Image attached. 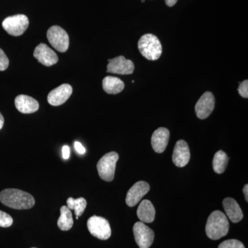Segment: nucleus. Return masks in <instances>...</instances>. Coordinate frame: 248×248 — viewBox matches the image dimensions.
<instances>
[{
    "label": "nucleus",
    "mask_w": 248,
    "mask_h": 248,
    "mask_svg": "<svg viewBox=\"0 0 248 248\" xmlns=\"http://www.w3.org/2000/svg\"><path fill=\"white\" fill-rule=\"evenodd\" d=\"M0 202L6 206L16 210H27L33 207L35 203V199L31 194L14 188L1 191Z\"/></svg>",
    "instance_id": "nucleus-1"
},
{
    "label": "nucleus",
    "mask_w": 248,
    "mask_h": 248,
    "mask_svg": "<svg viewBox=\"0 0 248 248\" xmlns=\"http://www.w3.org/2000/svg\"><path fill=\"white\" fill-rule=\"evenodd\" d=\"M229 228L228 217L219 210H216L208 217L205 232L210 239L218 240L228 234Z\"/></svg>",
    "instance_id": "nucleus-2"
},
{
    "label": "nucleus",
    "mask_w": 248,
    "mask_h": 248,
    "mask_svg": "<svg viewBox=\"0 0 248 248\" xmlns=\"http://www.w3.org/2000/svg\"><path fill=\"white\" fill-rule=\"evenodd\" d=\"M138 48L141 55L147 60L155 61L162 54V46L157 37L153 34H146L140 39Z\"/></svg>",
    "instance_id": "nucleus-3"
},
{
    "label": "nucleus",
    "mask_w": 248,
    "mask_h": 248,
    "mask_svg": "<svg viewBox=\"0 0 248 248\" xmlns=\"http://www.w3.org/2000/svg\"><path fill=\"white\" fill-rule=\"evenodd\" d=\"M119 160V155L110 152L104 155L97 163V169L99 177L106 182H112L115 177L116 164Z\"/></svg>",
    "instance_id": "nucleus-4"
},
{
    "label": "nucleus",
    "mask_w": 248,
    "mask_h": 248,
    "mask_svg": "<svg viewBox=\"0 0 248 248\" xmlns=\"http://www.w3.org/2000/svg\"><path fill=\"white\" fill-rule=\"evenodd\" d=\"M88 229L93 236L101 240H107L111 236L110 223L102 217L93 216L88 220Z\"/></svg>",
    "instance_id": "nucleus-5"
},
{
    "label": "nucleus",
    "mask_w": 248,
    "mask_h": 248,
    "mask_svg": "<svg viewBox=\"0 0 248 248\" xmlns=\"http://www.w3.org/2000/svg\"><path fill=\"white\" fill-rule=\"evenodd\" d=\"M29 20L24 15H16L6 17L3 21L2 27L9 35H22L29 27Z\"/></svg>",
    "instance_id": "nucleus-6"
},
{
    "label": "nucleus",
    "mask_w": 248,
    "mask_h": 248,
    "mask_svg": "<svg viewBox=\"0 0 248 248\" xmlns=\"http://www.w3.org/2000/svg\"><path fill=\"white\" fill-rule=\"evenodd\" d=\"M47 38L50 45L59 52L64 53L69 47V37L66 31L58 26H53L47 32Z\"/></svg>",
    "instance_id": "nucleus-7"
},
{
    "label": "nucleus",
    "mask_w": 248,
    "mask_h": 248,
    "mask_svg": "<svg viewBox=\"0 0 248 248\" xmlns=\"http://www.w3.org/2000/svg\"><path fill=\"white\" fill-rule=\"evenodd\" d=\"M133 233L140 248H150L154 241V232L143 222H137L134 225Z\"/></svg>",
    "instance_id": "nucleus-8"
},
{
    "label": "nucleus",
    "mask_w": 248,
    "mask_h": 248,
    "mask_svg": "<svg viewBox=\"0 0 248 248\" xmlns=\"http://www.w3.org/2000/svg\"><path fill=\"white\" fill-rule=\"evenodd\" d=\"M215 106V99L213 93L205 92L196 104V115L201 120H205L211 115Z\"/></svg>",
    "instance_id": "nucleus-9"
},
{
    "label": "nucleus",
    "mask_w": 248,
    "mask_h": 248,
    "mask_svg": "<svg viewBox=\"0 0 248 248\" xmlns=\"http://www.w3.org/2000/svg\"><path fill=\"white\" fill-rule=\"evenodd\" d=\"M135 65L131 60H126L124 56L108 60L107 72L119 75H130L133 73Z\"/></svg>",
    "instance_id": "nucleus-10"
},
{
    "label": "nucleus",
    "mask_w": 248,
    "mask_h": 248,
    "mask_svg": "<svg viewBox=\"0 0 248 248\" xmlns=\"http://www.w3.org/2000/svg\"><path fill=\"white\" fill-rule=\"evenodd\" d=\"M150 188L151 187L149 184L143 181H140L134 184L127 193L126 199H125L127 205L130 207L136 205L149 192Z\"/></svg>",
    "instance_id": "nucleus-11"
},
{
    "label": "nucleus",
    "mask_w": 248,
    "mask_h": 248,
    "mask_svg": "<svg viewBox=\"0 0 248 248\" xmlns=\"http://www.w3.org/2000/svg\"><path fill=\"white\" fill-rule=\"evenodd\" d=\"M33 56L46 66H53L58 62L57 54L45 44H40L34 50Z\"/></svg>",
    "instance_id": "nucleus-12"
},
{
    "label": "nucleus",
    "mask_w": 248,
    "mask_h": 248,
    "mask_svg": "<svg viewBox=\"0 0 248 248\" xmlns=\"http://www.w3.org/2000/svg\"><path fill=\"white\" fill-rule=\"evenodd\" d=\"M190 159V152L187 142L184 140H179L173 151V163L177 167L183 168L188 164Z\"/></svg>",
    "instance_id": "nucleus-13"
},
{
    "label": "nucleus",
    "mask_w": 248,
    "mask_h": 248,
    "mask_svg": "<svg viewBox=\"0 0 248 248\" xmlns=\"http://www.w3.org/2000/svg\"><path fill=\"white\" fill-rule=\"evenodd\" d=\"M73 93V88L68 84H62L50 91L48 95V102L51 106L58 107L64 104Z\"/></svg>",
    "instance_id": "nucleus-14"
},
{
    "label": "nucleus",
    "mask_w": 248,
    "mask_h": 248,
    "mask_svg": "<svg viewBox=\"0 0 248 248\" xmlns=\"http://www.w3.org/2000/svg\"><path fill=\"white\" fill-rule=\"evenodd\" d=\"M170 131L167 128H158L152 135L151 144L153 150L156 153H164L169 144Z\"/></svg>",
    "instance_id": "nucleus-15"
},
{
    "label": "nucleus",
    "mask_w": 248,
    "mask_h": 248,
    "mask_svg": "<svg viewBox=\"0 0 248 248\" xmlns=\"http://www.w3.org/2000/svg\"><path fill=\"white\" fill-rule=\"evenodd\" d=\"M15 104L18 111L24 114H31L38 110L39 103L33 98L24 94L18 95L15 99Z\"/></svg>",
    "instance_id": "nucleus-16"
},
{
    "label": "nucleus",
    "mask_w": 248,
    "mask_h": 248,
    "mask_svg": "<svg viewBox=\"0 0 248 248\" xmlns=\"http://www.w3.org/2000/svg\"><path fill=\"white\" fill-rule=\"evenodd\" d=\"M223 206L226 213V217L233 223H238L244 217L242 210L239 204L231 197H227L223 201Z\"/></svg>",
    "instance_id": "nucleus-17"
},
{
    "label": "nucleus",
    "mask_w": 248,
    "mask_h": 248,
    "mask_svg": "<svg viewBox=\"0 0 248 248\" xmlns=\"http://www.w3.org/2000/svg\"><path fill=\"white\" fill-rule=\"evenodd\" d=\"M155 213L156 211L154 205L149 200L142 201L137 211L138 218L143 223H152L154 221Z\"/></svg>",
    "instance_id": "nucleus-18"
},
{
    "label": "nucleus",
    "mask_w": 248,
    "mask_h": 248,
    "mask_svg": "<svg viewBox=\"0 0 248 248\" xmlns=\"http://www.w3.org/2000/svg\"><path fill=\"white\" fill-rule=\"evenodd\" d=\"M103 89L108 94H116L122 92L125 87V84L118 78L107 76L104 78L102 82Z\"/></svg>",
    "instance_id": "nucleus-19"
},
{
    "label": "nucleus",
    "mask_w": 248,
    "mask_h": 248,
    "mask_svg": "<svg viewBox=\"0 0 248 248\" xmlns=\"http://www.w3.org/2000/svg\"><path fill=\"white\" fill-rule=\"evenodd\" d=\"M60 213L61 215L58 221L59 228L62 231H69L74 224L71 210L66 205H63L60 209Z\"/></svg>",
    "instance_id": "nucleus-20"
},
{
    "label": "nucleus",
    "mask_w": 248,
    "mask_h": 248,
    "mask_svg": "<svg viewBox=\"0 0 248 248\" xmlns=\"http://www.w3.org/2000/svg\"><path fill=\"white\" fill-rule=\"evenodd\" d=\"M229 157L228 155L223 151L216 153L213 159V169L217 174H221L226 171L228 166Z\"/></svg>",
    "instance_id": "nucleus-21"
},
{
    "label": "nucleus",
    "mask_w": 248,
    "mask_h": 248,
    "mask_svg": "<svg viewBox=\"0 0 248 248\" xmlns=\"http://www.w3.org/2000/svg\"><path fill=\"white\" fill-rule=\"evenodd\" d=\"M87 205V202L83 197H80L78 199H73L72 197L67 200V207L70 210H74L76 217H81L84 213L85 209Z\"/></svg>",
    "instance_id": "nucleus-22"
},
{
    "label": "nucleus",
    "mask_w": 248,
    "mask_h": 248,
    "mask_svg": "<svg viewBox=\"0 0 248 248\" xmlns=\"http://www.w3.org/2000/svg\"><path fill=\"white\" fill-rule=\"evenodd\" d=\"M218 248H246L241 241L236 239L226 240L219 245Z\"/></svg>",
    "instance_id": "nucleus-23"
},
{
    "label": "nucleus",
    "mask_w": 248,
    "mask_h": 248,
    "mask_svg": "<svg viewBox=\"0 0 248 248\" xmlns=\"http://www.w3.org/2000/svg\"><path fill=\"white\" fill-rule=\"evenodd\" d=\"M13 223H14V219L9 214L0 210V227L9 228L12 226Z\"/></svg>",
    "instance_id": "nucleus-24"
},
{
    "label": "nucleus",
    "mask_w": 248,
    "mask_h": 248,
    "mask_svg": "<svg viewBox=\"0 0 248 248\" xmlns=\"http://www.w3.org/2000/svg\"><path fill=\"white\" fill-rule=\"evenodd\" d=\"M9 65V58L4 52L0 48V71H4L7 69Z\"/></svg>",
    "instance_id": "nucleus-25"
},
{
    "label": "nucleus",
    "mask_w": 248,
    "mask_h": 248,
    "mask_svg": "<svg viewBox=\"0 0 248 248\" xmlns=\"http://www.w3.org/2000/svg\"><path fill=\"white\" fill-rule=\"evenodd\" d=\"M238 91L241 97L247 99L248 97V81L247 79L245 80L239 84Z\"/></svg>",
    "instance_id": "nucleus-26"
},
{
    "label": "nucleus",
    "mask_w": 248,
    "mask_h": 248,
    "mask_svg": "<svg viewBox=\"0 0 248 248\" xmlns=\"http://www.w3.org/2000/svg\"><path fill=\"white\" fill-rule=\"evenodd\" d=\"M75 149L76 150V151L78 152V153L81 155H84L85 153H86V149L84 146H82L81 143L79 142L76 141L75 142Z\"/></svg>",
    "instance_id": "nucleus-27"
},
{
    "label": "nucleus",
    "mask_w": 248,
    "mask_h": 248,
    "mask_svg": "<svg viewBox=\"0 0 248 248\" xmlns=\"http://www.w3.org/2000/svg\"><path fill=\"white\" fill-rule=\"evenodd\" d=\"M62 156L63 159H68L70 157V148L68 146H63L62 148Z\"/></svg>",
    "instance_id": "nucleus-28"
},
{
    "label": "nucleus",
    "mask_w": 248,
    "mask_h": 248,
    "mask_svg": "<svg viewBox=\"0 0 248 248\" xmlns=\"http://www.w3.org/2000/svg\"><path fill=\"white\" fill-rule=\"evenodd\" d=\"M165 1H166V4H167V6L171 7V6H173L174 5L176 4L178 0H165Z\"/></svg>",
    "instance_id": "nucleus-29"
},
{
    "label": "nucleus",
    "mask_w": 248,
    "mask_h": 248,
    "mask_svg": "<svg viewBox=\"0 0 248 248\" xmlns=\"http://www.w3.org/2000/svg\"><path fill=\"white\" fill-rule=\"evenodd\" d=\"M248 186L246 184L244 187V193L245 196V199H246V202H248Z\"/></svg>",
    "instance_id": "nucleus-30"
},
{
    "label": "nucleus",
    "mask_w": 248,
    "mask_h": 248,
    "mask_svg": "<svg viewBox=\"0 0 248 248\" xmlns=\"http://www.w3.org/2000/svg\"><path fill=\"white\" fill-rule=\"evenodd\" d=\"M4 119L3 115H1V112H0V130L2 128L3 125H4Z\"/></svg>",
    "instance_id": "nucleus-31"
},
{
    "label": "nucleus",
    "mask_w": 248,
    "mask_h": 248,
    "mask_svg": "<svg viewBox=\"0 0 248 248\" xmlns=\"http://www.w3.org/2000/svg\"><path fill=\"white\" fill-rule=\"evenodd\" d=\"M142 2H144L145 0H141Z\"/></svg>",
    "instance_id": "nucleus-32"
},
{
    "label": "nucleus",
    "mask_w": 248,
    "mask_h": 248,
    "mask_svg": "<svg viewBox=\"0 0 248 248\" xmlns=\"http://www.w3.org/2000/svg\"></svg>",
    "instance_id": "nucleus-33"
}]
</instances>
